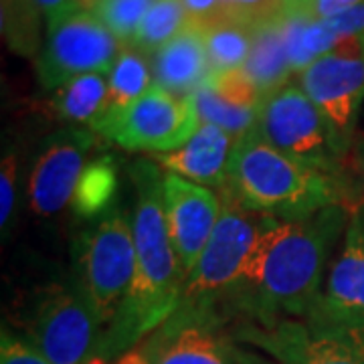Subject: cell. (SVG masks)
<instances>
[{"mask_svg":"<svg viewBox=\"0 0 364 364\" xmlns=\"http://www.w3.org/2000/svg\"><path fill=\"white\" fill-rule=\"evenodd\" d=\"M348 215V208L334 205L298 221L272 219L253 249L227 320L261 326L284 318L308 320Z\"/></svg>","mask_w":364,"mask_h":364,"instance_id":"1","label":"cell"},{"mask_svg":"<svg viewBox=\"0 0 364 364\" xmlns=\"http://www.w3.org/2000/svg\"><path fill=\"white\" fill-rule=\"evenodd\" d=\"M130 176L136 188L132 213L136 269L128 296L100 342L97 356L104 364H114L156 332L181 306L186 284L164 217V170L142 158L132 164Z\"/></svg>","mask_w":364,"mask_h":364,"instance_id":"2","label":"cell"},{"mask_svg":"<svg viewBox=\"0 0 364 364\" xmlns=\"http://www.w3.org/2000/svg\"><path fill=\"white\" fill-rule=\"evenodd\" d=\"M221 195L282 221L306 219L334 205L346 207L342 182L284 154L257 128L237 138Z\"/></svg>","mask_w":364,"mask_h":364,"instance_id":"3","label":"cell"},{"mask_svg":"<svg viewBox=\"0 0 364 364\" xmlns=\"http://www.w3.org/2000/svg\"><path fill=\"white\" fill-rule=\"evenodd\" d=\"M221 200L219 223L184 284L181 306L217 312L227 320L229 304L245 277L253 249L275 217L247 210L225 195Z\"/></svg>","mask_w":364,"mask_h":364,"instance_id":"4","label":"cell"},{"mask_svg":"<svg viewBox=\"0 0 364 364\" xmlns=\"http://www.w3.org/2000/svg\"><path fill=\"white\" fill-rule=\"evenodd\" d=\"M77 287L102 328L114 322L136 269L132 215L114 208L79 237L75 245ZM104 336V334H102Z\"/></svg>","mask_w":364,"mask_h":364,"instance_id":"5","label":"cell"},{"mask_svg":"<svg viewBox=\"0 0 364 364\" xmlns=\"http://www.w3.org/2000/svg\"><path fill=\"white\" fill-rule=\"evenodd\" d=\"M198 126L200 117L191 95L178 97L154 83L132 104L105 109L90 128L107 142L156 156L178 150Z\"/></svg>","mask_w":364,"mask_h":364,"instance_id":"6","label":"cell"},{"mask_svg":"<svg viewBox=\"0 0 364 364\" xmlns=\"http://www.w3.org/2000/svg\"><path fill=\"white\" fill-rule=\"evenodd\" d=\"M257 132L284 154L322 170L346 188V162L334 148L326 117L299 85L287 83L263 100Z\"/></svg>","mask_w":364,"mask_h":364,"instance_id":"7","label":"cell"},{"mask_svg":"<svg viewBox=\"0 0 364 364\" xmlns=\"http://www.w3.org/2000/svg\"><path fill=\"white\" fill-rule=\"evenodd\" d=\"M102 334L77 284L45 287L28 318V340L55 364H104L97 356Z\"/></svg>","mask_w":364,"mask_h":364,"instance_id":"8","label":"cell"},{"mask_svg":"<svg viewBox=\"0 0 364 364\" xmlns=\"http://www.w3.org/2000/svg\"><path fill=\"white\" fill-rule=\"evenodd\" d=\"M122 47L97 16L79 9L47 26L37 59V79L43 90L55 91L81 75L109 73Z\"/></svg>","mask_w":364,"mask_h":364,"instance_id":"9","label":"cell"},{"mask_svg":"<svg viewBox=\"0 0 364 364\" xmlns=\"http://www.w3.org/2000/svg\"><path fill=\"white\" fill-rule=\"evenodd\" d=\"M233 338L277 364H364V334L284 318L272 324L237 322Z\"/></svg>","mask_w":364,"mask_h":364,"instance_id":"10","label":"cell"},{"mask_svg":"<svg viewBox=\"0 0 364 364\" xmlns=\"http://www.w3.org/2000/svg\"><path fill=\"white\" fill-rule=\"evenodd\" d=\"M298 81L326 117L334 148L346 162L364 104V53H328L304 69Z\"/></svg>","mask_w":364,"mask_h":364,"instance_id":"11","label":"cell"},{"mask_svg":"<svg viewBox=\"0 0 364 364\" xmlns=\"http://www.w3.org/2000/svg\"><path fill=\"white\" fill-rule=\"evenodd\" d=\"M148 364H241V344L221 314L178 306L138 346Z\"/></svg>","mask_w":364,"mask_h":364,"instance_id":"12","label":"cell"},{"mask_svg":"<svg viewBox=\"0 0 364 364\" xmlns=\"http://www.w3.org/2000/svg\"><path fill=\"white\" fill-rule=\"evenodd\" d=\"M97 134L87 126H69L41 144L28 174V205L41 217L59 215L71 205Z\"/></svg>","mask_w":364,"mask_h":364,"instance_id":"13","label":"cell"},{"mask_svg":"<svg viewBox=\"0 0 364 364\" xmlns=\"http://www.w3.org/2000/svg\"><path fill=\"white\" fill-rule=\"evenodd\" d=\"M348 213L342 247L308 322L364 334V203Z\"/></svg>","mask_w":364,"mask_h":364,"instance_id":"14","label":"cell"},{"mask_svg":"<svg viewBox=\"0 0 364 364\" xmlns=\"http://www.w3.org/2000/svg\"><path fill=\"white\" fill-rule=\"evenodd\" d=\"M164 217L182 273L188 279L221 217L223 200L210 188L164 172Z\"/></svg>","mask_w":364,"mask_h":364,"instance_id":"15","label":"cell"},{"mask_svg":"<svg viewBox=\"0 0 364 364\" xmlns=\"http://www.w3.org/2000/svg\"><path fill=\"white\" fill-rule=\"evenodd\" d=\"M235 144L237 138L233 134L225 132L219 126L200 122L188 142L178 150L156 154L154 162L164 172L178 174L200 186L223 188L227 182V170Z\"/></svg>","mask_w":364,"mask_h":364,"instance_id":"16","label":"cell"},{"mask_svg":"<svg viewBox=\"0 0 364 364\" xmlns=\"http://www.w3.org/2000/svg\"><path fill=\"white\" fill-rule=\"evenodd\" d=\"M154 83L172 95H193L213 73L200 28L188 25L148 57Z\"/></svg>","mask_w":364,"mask_h":364,"instance_id":"17","label":"cell"},{"mask_svg":"<svg viewBox=\"0 0 364 364\" xmlns=\"http://www.w3.org/2000/svg\"><path fill=\"white\" fill-rule=\"evenodd\" d=\"M279 18L255 28L251 53H249L247 63L243 67V71L253 81V85L257 87L263 100L282 87H286L287 79L294 73L289 57H287L284 35L279 28Z\"/></svg>","mask_w":364,"mask_h":364,"instance_id":"18","label":"cell"},{"mask_svg":"<svg viewBox=\"0 0 364 364\" xmlns=\"http://www.w3.org/2000/svg\"><path fill=\"white\" fill-rule=\"evenodd\" d=\"M107 104V73H90L55 90L53 114L69 126H87L102 116Z\"/></svg>","mask_w":364,"mask_h":364,"instance_id":"19","label":"cell"},{"mask_svg":"<svg viewBox=\"0 0 364 364\" xmlns=\"http://www.w3.org/2000/svg\"><path fill=\"white\" fill-rule=\"evenodd\" d=\"M117 164L112 156H97L87 162L81 172L77 188L73 193L71 208L79 219H102L112 213L114 200L117 196Z\"/></svg>","mask_w":364,"mask_h":364,"instance_id":"20","label":"cell"},{"mask_svg":"<svg viewBox=\"0 0 364 364\" xmlns=\"http://www.w3.org/2000/svg\"><path fill=\"white\" fill-rule=\"evenodd\" d=\"M287 57L294 73H301L320 57L334 51V41L322 21L314 18L308 11H287L279 18Z\"/></svg>","mask_w":364,"mask_h":364,"instance_id":"21","label":"cell"},{"mask_svg":"<svg viewBox=\"0 0 364 364\" xmlns=\"http://www.w3.org/2000/svg\"><path fill=\"white\" fill-rule=\"evenodd\" d=\"M213 73L243 69L253 45V26L223 18L200 28Z\"/></svg>","mask_w":364,"mask_h":364,"instance_id":"22","label":"cell"},{"mask_svg":"<svg viewBox=\"0 0 364 364\" xmlns=\"http://www.w3.org/2000/svg\"><path fill=\"white\" fill-rule=\"evenodd\" d=\"M152 85H154V77H152L150 59L130 45H124L107 73L105 109H117V107L132 104Z\"/></svg>","mask_w":364,"mask_h":364,"instance_id":"23","label":"cell"},{"mask_svg":"<svg viewBox=\"0 0 364 364\" xmlns=\"http://www.w3.org/2000/svg\"><path fill=\"white\" fill-rule=\"evenodd\" d=\"M195 102L196 114L200 122L219 126L225 132L233 134L235 138L245 136L247 132L257 128L261 107H247L221 95L219 91L210 85V81H205L198 90L191 95Z\"/></svg>","mask_w":364,"mask_h":364,"instance_id":"24","label":"cell"},{"mask_svg":"<svg viewBox=\"0 0 364 364\" xmlns=\"http://www.w3.org/2000/svg\"><path fill=\"white\" fill-rule=\"evenodd\" d=\"M41 9L35 0H2L0 26L9 49L23 57H35L43 49ZM45 18V16H43Z\"/></svg>","mask_w":364,"mask_h":364,"instance_id":"25","label":"cell"},{"mask_svg":"<svg viewBox=\"0 0 364 364\" xmlns=\"http://www.w3.org/2000/svg\"><path fill=\"white\" fill-rule=\"evenodd\" d=\"M188 25L191 21L182 0H154V4L138 26L130 47L150 57Z\"/></svg>","mask_w":364,"mask_h":364,"instance_id":"26","label":"cell"},{"mask_svg":"<svg viewBox=\"0 0 364 364\" xmlns=\"http://www.w3.org/2000/svg\"><path fill=\"white\" fill-rule=\"evenodd\" d=\"M81 4L97 16L122 45H130L154 0H81Z\"/></svg>","mask_w":364,"mask_h":364,"instance_id":"27","label":"cell"},{"mask_svg":"<svg viewBox=\"0 0 364 364\" xmlns=\"http://www.w3.org/2000/svg\"><path fill=\"white\" fill-rule=\"evenodd\" d=\"M322 23L334 41V51L364 53V2Z\"/></svg>","mask_w":364,"mask_h":364,"instance_id":"28","label":"cell"},{"mask_svg":"<svg viewBox=\"0 0 364 364\" xmlns=\"http://www.w3.org/2000/svg\"><path fill=\"white\" fill-rule=\"evenodd\" d=\"M223 4L227 18L253 28L277 21L286 13L284 0H223Z\"/></svg>","mask_w":364,"mask_h":364,"instance_id":"29","label":"cell"},{"mask_svg":"<svg viewBox=\"0 0 364 364\" xmlns=\"http://www.w3.org/2000/svg\"><path fill=\"white\" fill-rule=\"evenodd\" d=\"M18 200V158L13 148L4 150L0 166V229L2 235L11 231Z\"/></svg>","mask_w":364,"mask_h":364,"instance_id":"30","label":"cell"},{"mask_svg":"<svg viewBox=\"0 0 364 364\" xmlns=\"http://www.w3.org/2000/svg\"><path fill=\"white\" fill-rule=\"evenodd\" d=\"M0 364H55L31 342L2 328L0 334Z\"/></svg>","mask_w":364,"mask_h":364,"instance_id":"31","label":"cell"},{"mask_svg":"<svg viewBox=\"0 0 364 364\" xmlns=\"http://www.w3.org/2000/svg\"><path fill=\"white\" fill-rule=\"evenodd\" d=\"M182 4L186 9L191 25L198 26V28H205L217 21L227 18L223 0H182Z\"/></svg>","mask_w":364,"mask_h":364,"instance_id":"32","label":"cell"},{"mask_svg":"<svg viewBox=\"0 0 364 364\" xmlns=\"http://www.w3.org/2000/svg\"><path fill=\"white\" fill-rule=\"evenodd\" d=\"M37 6L41 9V13L45 16L47 26L65 18L67 14L75 13L79 9H83L81 0H35Z\"/></svg>","mask_w":364,"mask_h":364,"instance_id":"33","label":"cell"},{"mask_svg":"<svg viewBox=\"0 0 364 364\" xmlns=\"http://www.w3.org/2000/svg\"><path fill=\"white\" fill-rule=\"evenodd\" d=\"M360 2H364V0H314L308 13L318 21H326V18H332L336 14L350 11L352 6H356Z\"/></svg>","mask_w":364,"mask_h":364,"instance_id":"34","label":"cell"},{"mask_svg":"<svg viewBox=\"0 0 364 364\" xmlns=\"http://www.w3.org/2000/svg\"><path fill=\"white\" fill-rule=\"evenodd\" d=\"M350 168L352 176L363 184L364 191V138H358L350 150V156L346 160V170Z\"/></svg>","mask_w":364,"mask_h":364,"instance_id":"35","label":"cell"},{"mask_svg":"<svg viewBox=\"0 0 364 364\" xmlns=\"http://www.w3.org/2000/svg\"><path fill=\"white\" fill-rule=\"evenodd\" d=\"M241 364H277L273 363L272 358H265V356H261L257 352H251L247 348H243V344H241Z\"/></svg>","mask_w":364,"mask_h":364,"instance_id":"36","label":"cell"},{"mask_svg":"<svg viewBox=\"0 0 364 364\" xmlns=\"http://www.w3.org/2000/svg\"><path fill=\"white\" fill-rule=\"evenodd\" d=\"M114 364H148L146 363V358H144V354L140 348H134V350L126 352L124 356H119Z\"/></svg>","mask_w":364,"mask_h":364,"instance_id":"37","label":"cell"},{"mask_svg":"<svg viewBox=\"0 0 364 364\" xmlns=\"http://www.w3.org/2000/svg\"><path fill=\"white\" fill-rule=\"evenodd\" d=\"M286 2V13L287 11H308L312 6L314 0H284Z\"/></svg>","mask_w":364,"mask_h":364,"instance_id":"38","label":"cell"}]
</instances>
